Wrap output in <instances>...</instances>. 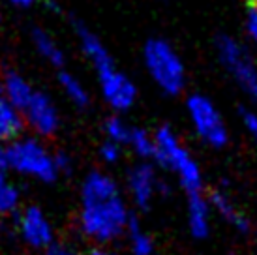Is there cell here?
<instances>
[{
    "mask_svg": "<svg viewBox=\"0 0 257 255\" xmlns=\"http://www.w3.org/2000/svg\"><path fill=\"white\" fill-rule=\"evenodd\" d=\"M130 214L126 203L116 195L100 203H86L79 214V227L85 236L98 244H109L128 231Z\"/></svg>",
    "mask_w": 257,
    "mask_h": 255,
    "instance_id": "obj_1",
    "label": "cell"
},
{
    "mask_svg": "<svg viewBox=\"0 0 257 255\" xmlns=\"http://www.w3.org/2000/svg\"><path fill=\"white\" fill-rule=\"evenodd\" d=\"M154 160L162 167L173 171L180 180V186L188 193L201 191L203 188V173L199 163L195 162L186 147L180 143L179 135L169 126H162L154 134Z\"/></svg>",
    "mask_w": 257,
    "mask_h": 255,
    "instance_id": "obj_2",
    "label": "cell"
},
{
    "mask_svg": "<svg viewBox=\"0 0 257 255\" xmlns=\"http://www.w3.org/2000/svg\"><path fill=\"white\" fill-rule=\"evenodd\" d=\"M143 62L150 79L162 92L177 96L186 86V66L171 43L152 38L143 47Z\"/></svg>",
    "mask_w": 257,
    "mask_h": 255,
    "instance_id": "obj_3",
    "label": "cell"
},
{
    "mask_svg": "<svg viewBox=\"0 0 257 255\" xmlns=\"http://www.w3.org/2000/svg\"><path fill=\"white\" fill-rule=\"evenodd\" d=\"M6 162L8 169L47 184L55 182L60 175L55 163V154H51L36 137H17L10 141L6 147Z\"/></svg>",
    "mask_w": 257,
    "mask_h": 255,
    "instance_id": "obj_4",
    "label": "cell"
},
{
    "mask_svg": "<svg viewBox=\"0 0 257 255\" xmlns=\"http://www.w3.org/2000/svg\"><path fill=\"white\" fill-rule=\"evenodd\" d=\"M216 53L221 66L235 79V83L244 90L250 101L257 107V66L244 45L227 34L216 38Z\"/></svg>",
    "mask_w": 257,
    "mask_h": 255,
    "instance_id": "obj_5",
    "label": "cell"
},
{
    "mask_svg": "<svg viewBox=\"0 0 257 255\" xmlns=\"http://www.w3.org/2000/svg\"><path fill=\"white\" fill-rule=\"evenodd\" d=\"M186 111L193 132L205 145L212 149H223L227 145V126L212 99L203 94H192L186 99Z\"/></svg>",
    "mask_w": 257,
    "mask_h": 255,
    "instance_id": "obj_6",
    "label": "cell"
},
{
    "mask_svg": "<svg viewBox=\"0 0 257 255\" xmlns=\"http://www.w3.org/2000/svg\"><path fill=\"white\" fill-rule=\"evenodd\" d=\"M98 83H100L101 96L113 111L124 113L136 105L137 86L132 79L116 70V66H111L107 70L98 71Z\"/></svg>",
    "mask_w": 257,
    "mask_h": 255,
    "instance_id": "obj_7",
    "label": "cell"
},
{
    "mask_svg": "<svg viewBox=\"0 0 257 255\" xmlns=\"http://www.w3.org/2000/svg\"><path fill=\"white\" fill-rule=\"evenodd\" d=\"M17 229L25 244L30 248L47 249L51 244H55V229L40 206H27L19 216Z\"/></svg>",
    "mask_w": 257,
    "mask_h": 255,
    "instance_id": "obj_8",
    "label": "cell"
},
{
    "mask_svg": "<svg viewBox=\"0 0 257 255\" xmlns=\"http://www.w3.org/2000/svg\"><path fill=\"white\" fill-rule=\"evenodd\" d=\"M23 116H25V122L42 137L55 135L60 128V114L57 105L43 92H34L27 107L23 109Z\"/></svg>",
    "mask_w": 257,
    "mask_h": 255,
    "instance_id": "obj_9",
    "label": "cell"
},
{
    "mask_svg": "<svg viewBox=\"0 0 257 255\" xmlns=\"http://www.w3.org/2000/svg\"><path fill=\"white\" fill-rule=\"evenodd\" d=\"M158 184H160V180L156 177V171L147 162L132 167L128 178H126V186L132 195V201L143 210L152 205L154 197L158 195Z\"/></svg>",
    "mask_w": 257,
    "mask_h": 255,
    "instance_id": "obj_10",
    "label": "cell"
},
{
    "mask_svg": "<svg viewBox=\"0 0 257 255\" xmlns=\"http://www.w3.org/2000/svg\"><path fill=\"white\" fill-rule=\"evenodd\" d=\"M73 29H75V34L79 38V45H81V51L85 53V57L92 62L96 73L101 70H107L111 66H114L113 57L109 55L107 47L103 45L98 36L94 34L92 30L88 29L86 25H83L81 21H73Z\"/></svg>",
    "mask_w": 257,
    "mask_h": 255,
    "instance_id": "obj_11",
    "label": "cell"
},
{
    "mask_svg": "<svg viewBox=\"0 0 257 255\" xmlns=\"http://www.w3.org/2000/svg\"><path fill=\"white\" fill-rule=\"evenodd\" d=\"M210 201L201 191L190 193L188 197V229L193 238L205 240L210 234Z\"/></svg>",
    "mask_w": 257,
    "mask_h": 255,
    "instance_id": "obj_12",
    "label": "cell"
},
{
    "mask_svg": "<svg viewBox=\"0 0 257 255\" xmlns=\"http://www.w3.org/2000/svg\"><path fill=\"white\" fill-rule=\"evenodd\" d=\"M118 195V186L113 178L101 173V171H92L90 175H86L81 186V201L83 205L86 203H100L107 201Z\"/></svg>",
    "mask_w": 257,
    "mask_h": 255,
    "instance_id": "obj_13",
    "label": "cell"
},
{
    "mask_svg": "<svg viewBox=\"0 0 257 255\" xmlns=\"http://www.w3.org/2000/svg\"><path fill=\"white\" fill-rule=\"evenodd\" d=\"M208 201H210V206L214 208L216 212L220 214L229 225L235 227L236 231H240V233H248L250 231V221L236 208L233 199L229 197V193H225L223 190H216L212 191V195H210Z\"/></svg>",
    "mask_w": 257,
    "mask_h": 255,
    "instance_id": "obj_14",
    "label": "cell"
},
{
    "mask_svg": "<svg viewBox=\"0 0 257 255\" xmlns=\"http://www.w3.org/2000/svg\"><path fill=\"white\" fill-rule=\"evenodd\" d=\"M2 81H4V96H2V98L8 99L12 105H15L17 109L23 111L36 90H34L29 81L23 77V75H19L17 71H12V70L6 71Z\"/></svg>",
    "mask_w": 257,
    "mask_h": 255,
    "instance_id": "obj_15",
    "label": "cell"
},
{
    "mask_svg": "<svg viewBox=\"0 0 257 255\" xmlns=\"http://www.w3.org/2000/svg\"><path fill=\"white\" fill-rule=\"evenodd\" d=\"M23 111L12 105L8 99L0 98V141H14L25 128Z\"/></svg>",
    "mask_w": 257,
    "mask_h": 255,
    "instance_id": "obj_16",
    "label": "cell"
},
{
    "mask_svg": "<svg viewBox=\"0 0 257 255\" xmlns=\"http://www.w3.org/2000/svg\"><path fill=\"white\" fill-rule=\"evenodd\" d=\"M32 43H34L36 51L40 53V57L45 58L49 64L57 66V68H60V66L64 64V60H66L64 51H62V47L58 45V42L47 32V30H43V29L32 30Z\"/></svg>",
    "mask_w": 257,
    "mask_h": 255,
    "instance_id": "obj_17",
    "label": "cell"
},
{
    "mask_svg": "<svg viewBox=\"0 0 257 255\" xmlns=\"http://www.w3.org/2000/svg\"><path fill=\"white\" fill-rule=\"evenodd\" d=\"M58 85L62 88V92L66 94V98L72 101L73 105L85 109L90 101V94L86 90V86L79 81L75 75H72L70 71H60L58 73Z\"/></svg>",
    "mask_w": 257,
    "mask_h": 255,
    "instance_id": "obj_18",
    "label": "cell"
},
{
    "mask_svg": "<svg viewBox=\"0 0 257 255\" xmlns=\"http://www.w3.org/2000/svg\"><path fill=\"white\" fill-rule=\"evenodd\" d=\"M126 233L130 234V251H132V255H152L154 253V240H152L150 234L141 231L137 218H134V216L130 218L128 231H126Z\"/></svg>",
    "mask_w": 257,
    "mask_h": 255,
    "instance_id": "obj_19",
    "label": "cell"
},
{
    "mask_svg": "<svg viewBox=\"0 0 257 255\" xmlns=\"http://www.w3.org/2000/svg\"><path fill=\"white\" fill-rule=\"evenodd\" d=\"M19 188L8 180L6 173H0V214H14L19 208Z\"/></svg>",
    "mask_w": 257,
    "mask_h": 255,
    "instance_id": "obj_20",
    "label": "cell"
},
{
    "mask_svg": "<svg viewBox=\"0 0 257 255\" xmlns=\"http://www.w3.org/2000/svg\"><path fill=\"white\" fill-rule=\"evenodd\" d=\"M130 149L136 152L139 158L143 160H149V158H154V135H150L149 132H145L141 128H132V135H130Z\"/></svg>",
    "mask_w": 257,
    "mask_h": 255,
    "instance_id": "obj_21",
    "label": "cell"
},
{
    "mask_svg": "<svg viewBox=\"0 0 257 255\" xmlns=\"http://www.w3.org/2000/svg\"><path fill=\"white\" fill-rule=\"evenodd\" d=\"M103 132H105L109 141H114L118 143V145H128L130 135H132V128L122 120L120 116H111L103 124Z\"/></svg>",
    "mask_w": 257,
    "mask_h": 255,
    "instance_id": "obj_22",
    "label": "cell"
},
{
    "mask_svg": "<svg viewBox=\"0 0 257 255\" xmlns=\"http://www.w3.org/2000/svg\"><path fill=\"white\" fill-rule=\"evenodd\" d=\"M244 27H246V34L250 38V42L257 47V0L251 2L250 6H248V10H246Z\"/></svg>",
    "mask_w": 257,
    "mask_h": 255,
    "instance_id": "obj_23",
    "label": "cell"
},
{
    "mask_svg": "<svg viewBox=\"0 0 257 255\" xmlns=\"http://www.w3.org/2000/svg\"><path fill=\"white\" fill-rule=\"evenodd\" d=\"M122 156V145L114 141L105 139V143H101L100 147V158L105 163H116Z\"/></svg>",
    "mask_w": 257,
    "mask_h": 255,
    "instance_id": "obj_24",
    "label": "cell"
},
{
    "mask_svg": "<svg viewBox=\"0 0 257 255\" xmlns=\"http://www.w3.org/2000/svg\"><path fill=\"white\" fill-rule=\"evenodd\" d=\"M240 118H242L244 128L248 130V134L257 141V111L255 109L242 107V109H240Z\"/></svg>",
    "mask_w": 257,
    "mask_h": 255,
    "instance_id": "obj_25",
    "label": "cell"
},
{
    "mask_svg": "<svg viewBox=\"0 0 257 255\" xmlns=\"http://www.w3.org/2000/svg\"><path fill=\"white\" fill-rule=\"evenodd\" d=\"M55 163H57V169L60 175H62V173L66 175V173L72 171V158H70V154H66V152L55 154Z\"/></svg>",
    "mask_w": 257,
    "mask_h": 255,
    "instance_id": "obj_26",
    "label": "cell"
},
{
    "mask_svg": "<svg viewBox=\"0 0 257 255\" xmlns=\"http://www.w3.org/2000/svg\"><path fill=\"white\" fill-rule=\"evenodd\" d=\"M43 255H79L77 251L66 244H51Z\"/></svg>",
    "mask_w": 257,
    "mask_h": 255,
    "instance_id": "obj_27",
    "label": "cell"
},
{
    "mask_svg": "<svg viewBox=\"0 0 257 255\" xmlns=\"http://www.w3.org/2000/svg\"><path fill=\"white\" fill-rule=\"evenodd\" d=\"M8 171V162H6V147H2L0 141V173H6Z\"/></svg>",
    "mask_w": 257,
    "mask_h": 255,
    "instance_id": "obj_28",
    "label": "cell"
},
{
    "mask_svg": "<svg viewBox=\"0 0 257 255\" xmlns=\"http://www.w3.org/2000/svg\"><path fill=\"white\" fill-rule=\"evenodd\" d=\"M10 2L17 8H29V6H32L36 0H10Z\"/></svg>",
    "mask_w": 257,
    "mask_h": 255,
    "instance_id": "obj_29",
    "label": "cell"
},
{
    "mask_svg": "<svg viewBox=\"0 0 257 255\" xmlns=\"http://www.w3.org/2000/svg\"><path fill=\"white\" fill-rule=\"evenodd\" d=\"M86 255H113L111 251H107V249H101V248H94V249H90Z\"/></svg>",
    "mask_w": 257,
    "mask_h": 255,
    "instance_id": "obj_30",
    "label": "cell"
},
{
    "mask_svg": "<svg viewBox=\"0 0 257 255\" xmlns=\"http://www.w3.org/2000/svg\"><path fill=\"white\" fill-rule=\"evenodd\" d=\"M4 96V81H2V75H0V98Z\"/></svg>",
    "mask_w": 257,
    "mask_h": 255,
    "instance_id": "obj_31",
    "label": "cell"
},
{
    "mask_svg": "<svg viewBox=\"0 0 257 255\" xmlns=\"http://www.w3.org/2000/svg\"><path fill=\"white\" fill-rule=\"evenodd\" d=\"M165 2H167V0H165Z\"/></svg>",
    "mask_w": 257,
    "mask_h": 255,
    "instance_id": "obj_32",
    "label": "cell"
}]
</instances>
